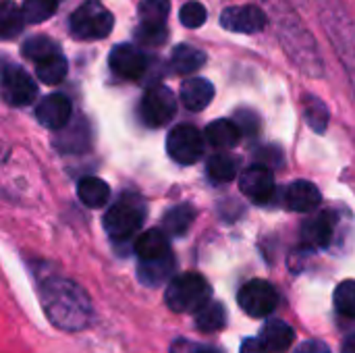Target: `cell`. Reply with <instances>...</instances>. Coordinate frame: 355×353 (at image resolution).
Returning <instances> with one entry per match:
<instances>
[{
  "mask_svg": "<svg viewBox=\"0 0 355 353\" xmlns=\"http://www.w3.org/2000/svg\"><path fill=\"white\" fill-rule=\"evenodd\" d=\"M295 353H331L329 347L322 343V341H306L300 345V350Z\"/></svg>",
  "mask_w": 355,
  "mask_h": 353,
  "instance_id": "38",
  "label": "cell"
},
{
  "mask_svg": "<svg viewBox=\"0 0 355 353\" xmlns=\"http://www.w3.org/2000/svg\"><path fill=\"white\" fill-rule=\"evenodd\" d=\"M171 353H223L216 347H208V345H198L193 341H187V339H177L173 345H171Z\"/></svg>",
  "mask_w": 355,
  "mask_h": 353,
  "instance_id": "36",
  "label": "cell"
},
{
  "mask_svg": "<svg viewBox=\"0 0 355 353\" xmlns=\"http://www.w3.org/2000/svg\"><path fill=\"white\" fill-rule=\"evenodd\" d=\"M69 27L71 33L79 40H100L112 31L114 19L110 10L100 2H85L71 15Z\"/></svg>",
  "mask_w": 355,
  "mask_h": 353,
  "instance_id": "5",
  "label": "cell"
},
{
  "mask_svg": "<svg viewBox=\"0 0 355 353\" xmlns=\"http://www.w3.org/2000/svg\"><path fill=\"white\" fill-rule=\"evenodd\" d=\"M204 62H206V54L193 46H187V44L177 46L171 54V67L175 73H181V75L198 71Z\"/></svg>",
  "mask_w": 355,
  "mask_h": 353,
  "instance_id": "23",
  "label": "cell"
},
{
  "mask_svg": "<svg viewBox=\"0 0 355 353\" xmlns=\"http://www.w3.org/2000/svg\"><path fill=\"white\" fill-rule=\"evenodd\" d=\"M67 60L62 54H54V56H48L40 62H35V73H37V79L48 83V85H56L60 83L64 77H67Z\"/></svg>",
  "mask_w": 355,
  "mask_h": 353,
  "instance_id": "26",
  "label": "cell"
},
{
  "mask_svg": "<svg viewBox=\"0 0 355 353\" xmlns=\"http://www.w3.org/2000/svg\"><path fill=\"white\" fill-rule=\"evenodd\" d=\"M175 112H177V100L166 85H156L150 92H146L139 106V114L144 123L150 127L166 125L175 117Z\"/></svg>",
  "mask_w": 355,
  "mask_h": 353,
  "instance_id": "8",
  "label": "cell"
},
{
  "mask_svg": "<svg viewBox=\"0 0 355 353\" xmlns=\"http://www.w3.org/2000/svg\"><path fill=\"white\" fill-rule=\"evenodd\" d=\"M23 56L29 58V60H44L48 56H54V54H60V48L56 42H52L50 37H44V35H33L29 40L23 42Z\"/></svg>",
  "mask_w": 355,
  "mask_h": 353,
  "instance_id": "29",
  "label": "cell"
},
{
  "mask_svg": "<svg viewBox=\"0 0 355 353\" xmlns=\"http://www.w3.org/2000/svg\"><path fill=\"white\" fill-rule=\"evenodd\" d=\"M322 25L335 44L339 56L347 64V69H355V25L347 17L341 0H318Z\"/></svg>",
  "mask_w": 355,
  "mask_h": 353,
  "instance_id": "2",
  "label": "cell"
},
{
  "mask_svg": "<svg viewBox=\"0 0 355 353\" xmlns=\"http://www.w3.org/2000/svg\"><path fill=\"white\" fill-rule=\"evenodd\" d=\"M71 100L62 94H50L42 98V102L35 106V117L40 125L48 129H62L71 121Z\"/></svg>",
  "mask_w": 355,
  "mask_h": 353,
  "instance_id": "14",
  "label": "cell"
},
{
  "mask_svg": "<svg viewBox=\"0 0 355 353\" xmlns=\"http://www.w3.org/2000/svg\"><path fill=\"white\" fill-rule=\"evenodd\" d=\"M108 64L121 79H139L146 73V56L131 44H119L108 56Z\"/></svg>",
  "mask_w": 355,
  "mask_h": 353,
  "instance_id": "13",
  "label": "cell"
},
{
  "mask_svg": "<svg viewBox=\"0 0 355 353\" xmlns=\"http://www.w3.org/2000/svg\"><path fill=\"white\" fill-rule=\"evenodd\" d=\"M266 15L256 4L229 6L220 15V25L235 33H258L266 27Z\"/></svg>",
  "mask_w": 355,
  "mask_h": 353,
  "instance_id": "10",
  "label": "cell"
},
{
  "mask_svg": "<svg viewBox=\"0 0 355 353\" xmlns=\"http://www.w3.org/2000/svg\"><path fill=\"white\" fill-rule=\"evenodd\" d=\"M335 227H337V218H335L333 210L318 212L316 216L308 218L302 227L304 246L310 250L329 248L333 243V237H335Z\"/></svg>",
  "mask_w": 355,
  "mask_h": 353,
  "instance_id": "12",
  "label": "cell"
},
{
  "mask_svg": "<svg viewBox=\"0 0 355 353\" xmlns=\"http://www.w3.org/2000/svg\"><path fill=\"white\" fill-rule=\"evenodd\" d=\"M235 123L241 127L243 133H250V135H256L258 129H260L258 114L252 112V110H237V112H235Z\"/></svg>",
  "mask_w": 355,
  "mask_h": 353,
  "instance_id": "35",
  "label": "cell"
},
{
  "mask_svg": "<svg viewBox=\"0 0 355 353\" xmlns=\"http://www.w3.org/2000/svg\"><path fill=\"white\" fill-rule=\"evenodd\" d=\"M196 325L202 333H216L227 327V310L220 302H208L196 312Z\"/></svg>",
  "mask_w": 355,
  "mask_h": 353,
  "instance_id": "24",
  "label": "cell"
},
{
  "mask_svg": "<svg viewBox=\"0 0 355 353\" xmlns=\"http://www.w3.org/2000/svg\"><path fill=\"white\" fill-rule=\"evenodd\" d=\"M144 216H146V208L141 200L133 196H125L116 204H112L104 214V229L112 239L123 241L139 231Z\"/></svg>",
  "mask_w": 355,
  "mask_h": 353,
  "instance_id": "4",
  "label": "cell"
},
{
  "mask_svg": "<svg viewBox=\"0 0 355 353\" xmlns=\"http://www.w3.org/2000/svg\"><path fill=\"white\" fill-rule=\"evenodd\" d=\"M204 137L191 125H179L168 133L166 152L179 164H193L204 154Z\"/></svg>",
  "mask_w": 355,
  "mask_h": 353,
  "instance_id": "7",
  "label": "cell"
},
{
  "mask_svg": "<svg viewBox=\"0 0 355 353\" xmlns=\"http://www.w3.org/2000/svg\"><path fill=\"white\" fill-rule=\"evenodd\" d=\"M77 196L87 208H102L110 200V187L98 177H83L77 185Z\"/></svg>",
  "mask_w": 355,
  "mask_h": 353,
  "instance_id": "21",
  "label": "cell"
},
{
  "mask_svg": "<svg viewBox=\"0 0 355 353\" xmlns=\"http://www.w3.org/2000/svg\"><path fill=\"white\" fill-rule=\"evenodd\" d=\"M179 17H181V23H183L185 27L196 29V27H200V25H204V23H206L208 12H206V8H204L200 2L191 0V2H187V4L181 8Z\"/></svg>",
  "mask_w": 355,
  "mask_h": 353,
  "instance_id": "33",
  "label": "cell"
},
{
  "mask_svg": "<svg viewBox=\"0 0 355 353\" xmlns=\"http://www.w3.org/2000/svg\"><path fill=\"white\" fill-rule=\"evenodd\" d=\"M335 308L341 316L355 318V281H343L335 289Z\"/></svg>",
  "mask_w": 355,
  "mask_h": 353,
  "instance_id": "32",
  "label": "cell"
},
{
  "mask_svg": "<svg viewBox=\"0 0 355 353\" xmlns=\"http://www.w3.org/2000/svg\"><path fill=\"white\" fill-rule=\"evenodd\" d=\"M341 353H355V335H349V337L343 341Z\"/></svg>",
  "mask_w": 355,
  "mask_h": 353,
  "instance_id": "39",
  "label": "cell"
},
{
  "mask_svg": "<svg viewBox=\"0 0 355 353\" xmlns=\"http://www.w3.org/2000/svg\"><path fill=\"white\" fill-rule=\"evenodd\" d=\"M37 87L33 79L17 64H6L2 71V96L10 106H27L33 102Z\"/></svg>",
  "mask_w": 355,
  "mask_h": 353,
  "instance_id": "9",
  "label": "cell"
},
{
  "mask_svg": "<svg viewBox=\"0 0 355 353\" xmlns=\"http://www.w3.org/2000/svg\"><path fill=\"white\" fill-rule=\"evenodd\" d=\"M214 98V85L208 81V79H202V77H193V79H187L183 81L181 85V100H183V106L187 110H204Z\"/></svg>",
  "mask_w": 355,
  "mask_h": 353,
  "instance_id": "16",
  "label": "cell"
},
{
  "mask_svg": "<svg viewBox=\"0 0 355 353\" xmlns=\"http://www.w3.org/2000/svg\"><path fill=\"white\" fill-rule=\"evenodd\" d=\"M193 218H196V210L193 206L189 204H179L175 208H171L164 218H162V231L166 235H173V237H181L189 231V227L193 225Z\"/></svg>",
  "mask_w": 355,
  "mask_h": 353,
  "instance_id": "22",
  "label": "cell"
},
{
  "mask_svg": "<svg viewBox=\"0 0 355 353\" xmlns=\"http://www.w3.org/2000/svg\"><path fill=\"white\" fill-rule=\"evenodd\" d=\"M175 270V258L173 254L162 256V258H154V260H139L137 266V277L144 285L156 287L160 283H164Z\"/></svg>",
  "mask_w": 355,
  "mask_h": 353,
  "instance_id": "19",
  "label": "cell"
},
{
  "mask_svg": "<svg viewBox=\"0 0 355 353\" xmlns=\"http://www.w3.org/2000/svg\"><path fill=\"white\" fill-rule=\"evenodd\" d=\"M40 300L48 320L62 331H81L92 320V302L73 281L48 279L40 287Z\"/></svg>",
  "mask_w": 355,
  "mask_h": 353,
  "instance_id": "1",
  "label": "cell"
},
{
  "mask_svg": "<svg viewBox=\"0 0 355 353\" xmlns=\"http://www.w3.org/2000/svg\"><path fill=\"white\" fill-rule=\"evenodd\" d=\"M25 15L23 8H17L15 2L6 0L0 8V33L4 40H12L15 35L21 33L23 25H25Z\"/></svg>",
  "mask_w": 355,
  "mask_h": 353,
  "instance_id": "27",
  "label": "cell"
},
{
  "mask_svg": "<svg viewBox=\"0 0 355 353\" xmlns=\"http://www.w3.org/2000/svg\"><path fill=\"white\" fill-rule=\"evenodd\" d=\"M166 27H148V25H139L135 35L141 44L146 46H162L166 42Z\"/></svg>",
  "mask_w": 355,
  "mask_h": 353,
  "instance_id": "34",
  "label": "cell"
},
{
  "mask_svg": "<svg viewBox=\"0 0 355 353\" xmlns=\"http://www.w3.org/2000/svg\"><path fill=\"white\" fill-rule=\"evenodd\" d=\"M239 189L256 204L270 202L275 196V175L268 164H254L239 177Z\"/></svg>",
  "mask_w": 355,
  "mask_h": 353,
  "instance_id": "11",
  "label": "cell"
},
{
  "mask_svg": "<svg viewBox=\"0 0 355 353\" xmlns=\"http://www.w3.org/2000/svg\"><path fill=\"white\" fill-rule=\"evenodd\" d=\"M239 353H270L266 350V345L262 343V339H245L241 345Z\"/></svg>",
  "mask_w": 355,
  "mask_h": 353,
  "instance_id": "37",
  "label": "cell"
},
{
  "mask_svg": "<svg viewBox=\"0 0 355 353\" xmlns=\"http://www.w3.org/2000/svg\"><path fill=\"white\" fill-rule=\"evenodd\" d=\"M320 202L322 193L310 181H293L285 191V206L293 212H312Z\"/></svg>",
  "mask_w": 355,
  "mask_h": 353,
  "instance_id": "15",
  "label": "cell"
},
{
  "mask_svg": "<svg viewBox=\"0 0 355 353\" xmlns=\"http://www.w3.org/2000/svg\"><path fill=\"white\" fill-rule=\"evenodd\" d=\"M237 302H239L241 310L245 314H250L252 318H264V316L272 314L275 308L279 306V293L268 281L254 279L239 289Z\"/></svg>",
  "mask_w": 355,
  "mask_h": 353,
  "instance_id": "6",
  "label": "cell"
},
{
  "mask_svg": "<svg viewBox=\"0 0 355 353\" xmlns=\"http://www.w3.org/2000/svg\"><path fill=\"white\" fill-rule=\"evenodd\" d=\"M135 254L139 260H154V258L168 256L171 248H168V239H166L164 231L152 229V231H146L144 235H139L135 241Z\"/></svg>",
  "mask_w": 355,
  "mask_h": 353,
  "instance_id": "20",
  "label": "cell"
},
{
  "mask_svg": "<svg viewBox=\"0 0 355 353\" xmlns=\"http://www.w3.org/2000/svg\"><path fill=\"white\" fill-rule=\"evenodd\" d=\"M354 83H355V79H354Z\"/></svg>",
  "mask_w": 355,
  "mask_h": 353,
  "instance_id": "40",
  "label": "cell"
},
{
  "mask_svg": "<svg viewBox=\"0 0 355 353\" xmlns=\"http://www.w3.org/2000/svg\"><path fill=\"white\" fill-rule=\"evenodd\" d=\"M206 135V141L218 150H229V148H235L243 135L241 127L235 123V119H218L214 123H210L204 131Z\"/></svg>",
  "mask_w": 355,
  "mask_h": 353,
  "instance_id": "17",
  "label": "cell"
},
{
  "mask_svg": "<svg viewBox=\"0 0 355 353\" xmlns=\"http://www.w3.org/2000/svg\"><path fill=\"white\" fill-rule=\"evenodd\" d=\"M21 8L27 23H42L56 12L58 0H25Z\"/></svg>",
  "mask_w": 355,
  "mask_h": 353,
  "instance_id": "31",
  "label": "cell"
},
{
  "mask_svg": "<svg viewBox=\"0 0 355 353\" xmlns=\"http://www.w3.org/2000/svg\"><path fill=\"white\" fill-rule=\"evenodd\" d=\"M260 339L270 353H283L291 347L295 333L285 320L272 318V320H266V325L262 327Z\"/></svg>",
  "mask_w": 355,
  "mask_h": 353,
  "instance_id": "18",
  "label": "cell"
},
{
  "mask_svg": "<svg viewBox=\"0 0 355 353\" xmlns=\"http://www.w3.org/2000/svg\"><path fill=\"white\" fill-rule=\"evenodd\" d=\"M171 2L168 0H141L137 6L139 25L148 27H166Z\"/></svg>",
  "mask_w": 355,
  "mask_h": 353,
  "instance_id": "25",
  "label": "cell"
},
{
  "mask_svg": "<svg viewBox=\"0 0 355 353\" xmlns=\"http://www.w3.org/2000/svg\"><path fill=\"white\" fill-rule=\"evenodd\" d=\"M304 114H306V121L308 125L322 133L327 131V125H329V110L324 106V102L316 96H306L304 98Z\"/></svg>",
  "mask_w": 355,
  "mask_h": 353,
  "instance_id": "30",
  "label": "cell"
},
{
  "mask_svg": "<svg viewBox=\"0 0 355 353\" xmlns=\"http://www.w3.org/2000/svg\"><path fill=\"white\" fill-rule=\"evenodd\" d=\"M206 171H208V177L214 183H229L237 175V160L233 156H229V154H214L208 160Z\"/></svg>",
  "mask_w": 355,
  "mask_h": 353,
  "instance_id": "28",
  "label": "cell"
},
{
  "mask_svg": "<svg viewBox=\"0 0 355 353\" xmlns=\"http://www.w3.org/2000/svg\"><path fill=\"white\" fill-rule=\"evenodd\" d=\"M212 289L208 281L198 273H185L175 277L164 293V302L173 312L196 314L210 302Z\"/></svg>",
  "mask_w": 355,
  "mask_h": 353,
  "instance_id": "3",
  "label": "cell"
}]
</instances>
